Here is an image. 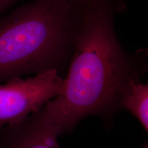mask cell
<instances>
[{"label": "cell", "instance_id": "4", "mask_svg": "<svg viewBox=\"0 0 148 148\" xmlns=\"http://www.w3.org/2000/svg\"><path fill=\"white\" fill-rule=\"evenodd\" d=\"M58 136L40 108L0 130V148H60Z\"/></svg>", "mask_w": 148, "mask_h": 148}, {"label": "cell", "instance_id": "2", "mask_svg": "<svg viewBox=\"0 0 148 148\" xmlns=\"http://www.w3.org/2000/svg\"><path fill=\"white\" fill-rule=\"evenodd\" d=\"M84 4L32 0L0 18V83L69 64Z\"/></svg>", "mask_w": 148, "mask_h": 148}, {"label": "cell", "instance_id": "6", "mask_svg": "<svg viewBox=\"0 0 148 148\" xmlns=\"http://www.w3.org/2000/svg\"><path fill=\"white\" fill-rule=\"evenodd\" d=\"M19 0H0V15L9 7Z\"/></svg>", "mask_w": 148, "mask_h": 148}, {"label": "cell", "instance_id": "5", "mask_svg": "<svg viewBox=\"0 0 148 148\" xmlns=\"http://www.w3.org/2000/svg\"><path fill=\"white\" fill-rule=\"evenodd\" d=\"M140 75L131 77L122 92L119 107L128 110L148 131V84L140 81Z\"/></svg>", "mask_w": 148, "mask_h": 148}, {"label": "cell", "instance_id": "1", "mask_svg": "<svg viewBox=\"0 0 148 148\" xmlns=\"http://www.w3.org/2000/svg\"><path fill=\"white\" fill-rule=\"evenodd\" d=\"M112 5L106 1L84 5L60 92L40 108L59 136L88 116L112 126L125 85L147 69L145 56L130 55L120 43Z\"/></svg>", "mask_w": 148, "mask_h": 148}, {"label": "cell", "instance_id": "3", "mask_svg": "<svg viewBox=\"0 0 148 148\" xmlns=\"http://www.w3.org/2000/svg\"><path fill=\"white\" fill-rule=\"evenodd\" d=\"M63 77L57 71L26 79L16 77L0 83V130L41 108L60 92Z\"/></svg>", "mask_w": 148, "mask_h": 148}, {"label": "cell", "instance_id": "7", "mask_svg": "<svg viewBox=\"0 0 148 148\" xmlns=\"http://www.w3.org/2000/svg\"><path fill=\"white\" fill-rule=\"evenodd\" d=\"M76 1H78L79 3H82V4H87V3L97 2V1H106L112 3V0H76Z\"/></svg>", "mask_w": 148, "mask_h": 148}]
</instances>
